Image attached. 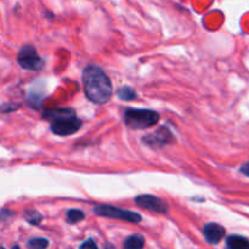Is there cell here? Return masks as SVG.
<instances>
[{"label": "cell", "mask_w": 249, "mask_h": 249, "mask_svg": "<svg viewBox=\"0 0 249 249\" xmlns=\"http://www.w3.org/2000/svg\"><path fill=\"white\" fill-rule=\"evenodd\" d=\"M83 85L85 96L97 105L108 102L113 92L112 83L106 73L94 65L88 66L83 72Z\"/></svg>", "instance_id": "6da1fadb"}, {"label": "cell", "mask_w": 249, "mask_h": 249, "mask_svg": "<svg viewBox=\"0 0 249 249\" xmlns=\"http://www.w3.org/2000/svg\"><path fill=\"white\" fill-rule=\"evenodd\" d=\"M160 121L157 112L151 109H128L124 114V122L131 129H148Z\"/></svg>", "instance_id": "7a4b0ae2"}, {"label": "cell", "mask_w": 249, "mask_h": 249, "mask_svg": "<svg viewBox=\"0 0 249 249\" xmlns=\"http://www.w3.org/2000/svg\"><path fill=\"white\" fill-rule=\"evenodd\" d=\"M94 212L97 215L106 216V218H112V219H121V220L129 221V223H140L141 221V215L138 213H134L130 211H124V209L117 208V207L112 206H104V204H100L94 208Z\"/></svg>", "instance_id": "3957f363"}, {"label": "cell", "mask_w": 249, "mask_h": 249, "mask_svg": "<svg viewBox=\"0 0 249 249\" xmlns=\"http://www.w3.org/2000/svg\"><path fill=\"white\" fill-rule=\"evenodd\" d=\"M17 62L22 68L28 71H39L43 68L44 61L38 55L36 49L31 45L23 46L17 56Z\"/></svg>", "instance_id": "277c9868"}, {"label": "cell", "mask_w": 249, "mask_h": 249, "mask_svg": "<svg viewBox=\"0 0 249 249\" xmlns=\"http://www.w3.org/2000/svg\"><path fill=\"white\" fill-rule=\"evenodd\" d=\"M82 126V122L77 118V117H73V118H66L61 119V121L53 122L51 124V131L56 135L60 136H68L75 134Z\"/></svg>", "instance_id": "5b68a950"}, {"label": "cell", "mask_w": 249, "mask_h": 249, "mask_svg": "<svg viewBox=\"0 0 249 249\" xmlns=\"http://www.w3.org/2000/svg\"><path fill=\"white\" fill-rule=\"evenodd\" d=\"M135 203L141 208L148 209V211L156 212L160 214H165L168 212V206L163 199L152 195H140L135 197Z\"/></svg>", "instance_id": "8992f818"}, {"label": "cell", "mask_w": 249, "mask_h": 249, "mask_svg": "<svg viewBox=\"0 0 249 249\" xmlns=\"http://www.w3.org/2000/svg\"><path fill=\"white\" fill-rule=\"evenodd\" d=\"M203 233L207 242L212 243V245H216L225 236V229L216 223H209L204 225Z\"/></svg>", "instance_id": "52a82bcc"}, {"label": "cell", "mask_w": 249, "mask_h": 249, "mask_svg": "<svg viewBox=\"0 0 249 249\" xmlns=\"http://www.w3.org/2000/svg\"><path fill=\"white\" fill-rule=\"evenodd\" d=\"M172 134L167 130L165 128L158 130L155 135H150L148 138L145 139V142H147L151 146H164L165 143L170 142L172 140Z\"/></svg>", "instance_id": "ba28073f"}, {"label": "cell", "mask_w": 249, "mask_h": 249, "mask_svg": "<svg viewBox=\"0 0 249 249\" xmlns=\"http://www.w3.org/2000/svg\"><path fill=\"white\" fill-rule=\"evenodd\" d=\"M75 117V112L71 108H56V109H50V111H46L44 113V118L49 119V121H61V119L66 118H73Z\"/></svg>", "instance_id": "9c48e42d"}, {"label": "cell", "mask_w": 249, "mask_h": 249, "mask_svg": "<svg viewBox=\"0 0 249 249\" xmlns=\"http://www.w3.org/2000/svg\"><path fill=\"white\" fill-rule=\"evenodd\" d=\"M228 249H249V240L238 235H231L226 238Z\"/></svg>", "instance_id": "30bf717a"}, {"label": "cell", "mask_w": 249, "mask_h": 249, "mask_svg": "<svg viewBox=\"0 0 249 249\" xmlns=\"http://www.w3.org/2000/svg\"><path fill=\"white\" fill-rule=\"evenodd\" d=\"M145 245V238L140 235H133L124 242L123 249H142Z\"/></svg>", "instance_id": "8fae6325"}, {"label": "cell", "mask_w": 249, "mask_h": 249, "mask_svg": "<svg viewBox=\"0 0 249 249\" xmlns=\"http://www.w3.org/2000/svg\"><path fill=\"white\" fill-rule=\"evenodd\" d=\"M117 94H118L119 99L124 100V101H131V100L136 99V92L130 87H122Z\"/></svg>", "instance_id": "7c38bea8"}, {"label": "cell", "mask_w": 249, "mask_h": 249, "mask_svg": "<svg viewBox=\"0 0 249 249\" xmlns=\"http://www.w3.org/2000/svg\"><path fill=\"white\" fill-rule=\"evenodd\" d=\"M24 216H26L27 221L31 223L32 225H39L41 219H43V215H41L39 212H36V211H27L26 214H24Z\"/></svg>", "instance_id": "4fadbf2b"}, {"label": "cell", "mask_w": 249, "mask_h": 249, "mask_svg": "<svg viewBox=\"0 0 249 249\" xmlns=\"http://www.w3.org/2000/svg\"><path fill=\"white\" fill-rule=\"evenodd\" d=\"M84 219V213L82 211H78V209H71L67 212V220L71 224L78 223V221L83 220Z\"/></svg>", "instance_id": "5bb4252c"}, {"label": "cell", "mask_w": 249, "mask_h": 249, "mask_svg": "<svg viewBox=\"0 0 249 249\" xmlns=\"http://www.w3.org/2000/svg\"><path fill=\"white\" fill-rule=\"evenodd\" d=\"M49 246V241L45 238H33L28 242L29 249H45Z\"/></svg>", "instance_id": "9a60e30c"}, {"label": "cell", "mask_w": 249, "mask_h": 249, "mask_svg": "<svg viewBox=\"0 0 249 249\" xmlns=\"http://www.w3.org/2000/svg\"><path fill=\"white\" fill-rule=\"evenodd\" d=\"M79 249H99V247H97L96 242L94 240H87L85 242L82 243Z\"/></svg>", "instance_id": "2e32d148"}, {"label": "cell", "mask_w": 249, "mask_h": 249, "mask_svg": "<svg viewBox=\"0 0 249 249\" xmlns=\"http://www.w3.org/2000/svg\"><path fill=\"white\" fill-rule=\"evenodd\" d=\"M241 172H242L246 177H249V162L246 163V164H243L242 167H241Z\"/></svg>", "instance_id": "e0dca14e"}, {"label": "cell", "mask_w": 249, "mask_h": 249, "mask_svg": "<svg viewBox=\"0 0 249 249\" xmlns=\"http://www.w3.org/2000/svg\"><path fill=\"white\" fill-rule=\"evenodd\" d=\"M106 249H116V248H114V246L109 245V243H108V245H106Z\"/></svg>", "instance_id": "ac0fdd59"}, {"label": "cell", "mask_w": 249, "mask_h": 249, "mask_svg": "<svg viewBox=\"0 0 249 249\" xmlns=\"http://www.w3.org/2000/svg\"><path fill=\"white\" fill-rule=\"evenodd\" d=\"M0 249H5V248L4 247H0Z\"/></svg>", "instance_id": "d6986e66"}]
</instances>
